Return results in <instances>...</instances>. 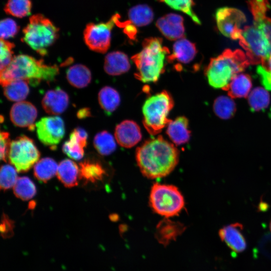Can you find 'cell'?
<instances>
[{
	"label": "cell",
	"mask_w": 271,
	"mask_h": 271,
	"mask_svg": "<svg viewBox=\"0 0 271 271\" xmlns=\"http://www.w3.org/2000/svg\"><path fill=\"white\" fill-rule=\"evenodd\" d=\"M179 152L162 136L146 141L136 150L138 165L144 176L150 179L165 177L177 166Z\"/></svg>",
	"instance_id": "1"
},
{
	"label": "cell",
	"mask_w": 271,
	"mask_h": 271,
	"mask_svg": "<svg viewBox=\"0 0 271 271\" xmlns=\"http://www.w3.org/2000/svg\"><path fill=\"white\" fill-rule=\"evenodd\" d=\"M59 74L56 65H48L42 60H37L30 56L21 54L14 57L11 63L0 73V82L4 86L11 81L22 79L31 84L41 81L49 83L55 80Z\"/></svg>",
	"instance_id": "2"
},
{
	"label": "cell",
	"mask_w": 271,
	"mask_h": 271,
	"mask_svg": "<svg viewBox=\"0 0 271 271\" xmlns=\"http://www.w3.org/2000/svg\"><path fill=\"white\" fill-rule=\"evenodd\" d=\"M142 50L131 57L137 71L135 77L144 83L156 82L165 71V59L170 54L163 46L162 39L147 38L142 43Z\"/></svg>",
	"instance_id": "3"
},
{
	"label": "cell",
	"mask_w": 271,
	"mask_h": 271,
	"mask_svg": "<svg viewBox=\"0 0 271 271\" xmlns=\"http://www.w3.org/2000/svg\"><path fill=\"white\" fill-rule=\"evenodd\" d=\"M249 64V60L242 51L227 49L219 56L211 59L205 74L212 87L227 90L233 78Z\"/></svg>",
	"instance_id": "4"
},
{
	"label": "cell",
	"mask_w": 271,
	"mask_h": 271,
	"mask_svg": "<svg viewBox=\"0 0 271 271\" xmlns=\"http://www.w3.org/2000/svg\"><path fill=\"white\" fill-rule=\"evenodd\" d=\"M172 96L166 90L149 97L143 107V123L151 135L160 133L172 120L168 116L174 106Z\"/></svg>",
	"instance_id": "5"
},
{
	"label": "cell",
	"mask_w": 271,
	"mask_h": 271,
	"mask_svg": "<svg viewBox=\"0 0 271 271\" xmlns=\"http://www.w3.org/2000/svg\"><path fill=\"white\" fill-rule=\"evenodd\" d=\"M59 29L48 19L41 14L31 16L29 23L23 29V40L41 56L46 55L47 48L58 37Z\"/></svg>",
	"instance_id": "6"
},
{
	"label": "cell",
	"mask_w": 271,
	"mask_h": 271,
	"mask_svg": "<svg viewBox=\"0 0 271 271\" xmlns=\"http://www.w3.org/2000/svg\"><path fill=\"white\" fill-rule=\"evenodd\" d=\"M150 203L155 212L166 217L178 215L184 206L183 196L176 187L158 183L152 187Z\"/></svg>",
	"instance_id": "7"
},
{
	"label": "cell",
	"mask_w": 271,
	"mask_h": 271,
	"mask_svg": "<svg viewBox=\"0 0 271 271\" xmlns=\"http://www.w3.org/2000/svg\"><path fill=\"white\" fill-rule=\"evenodd\" d=\"M40 152L34 141L20 136L11 142L8 160L19 172H26L37 162Z\"/></svg>",
	"instance_id": "8"
},
{
	"label": "cell",
	"mask_w": 271,
	"mask_h": 271,
	"mask_svg": "<svg viewBox=\"0 0 271 271\" xmlns=\"http://www.w3.org/2000/svg\"><path fill=\"white\" fill-rule=\"evenodd\" d=\"M114 24V15L105 23L88 24L84 31V41L88 47L96 52L105 53L110 45L111 31Z\"/></svg>",
	"instance_id": "9"
},
{
	"label": "cell",
	"mask_w": 271,
	"mask_h": 271,
	"mask_svg": "<svg viewBox=\"0 0 271 271\" xmlns=\"http://www.w3.org/2000/svg\"><path fill=\"white\" fill-rule=\"evenodd\" d=\"M215 19L217 28L222 35L234 40L239 39L242 31L240 27L246 21L242 12L233 8H220L216 12Z\"/></svg>",
	"instance_id": "10"
},
{
	"label": "cell",
	"mask_w": 271,
	"mask_h": 271,
	"mask_svg": "<svg viewBox=\"0 0 271 271\" xmlns=\"http://www.w3.org/2000/svg\"><path fill=\"white\" fill-rule=\"evenodd\" d=\"M35 126L40 141L52 150L56 148L65 134L64 121L57 116L43 117L36 122Z\"/></svg>",
	"instance_id": "11"
},
{
	"label": "cell",
	"mask_w": 271,
	"mask_h": 271,
	"mask_svg": "<svg viewBox=\"0 0 271 271\" xmlns=\"http://www.w3.org/2000/svg\"><path fill=\"white\" fill-rule=\"evenodd\" d=\"M247 3L253 16V25L266 38L271 46V19L266 16L270 8L268 0H248Z\"/></svg>",
	"instance_id": "12"
},
{
	"label": "cell",
	"mask_w": 271,
	"mask_h": 271,
	"mask_svg": "<svg viewBox=\"0 0 271 271\" xmlns=\"http://www.w3.org/2000/svg\"><path fill=\"white\" fill-rule=\"evenodd\" d=\"M37 113V108L32 103L22 101L12 106L10 116L15 125L20 127H28L29 130H33Z\"/></svg>",
	"instance_id": "13"
},
{
	"label": "cell",
	"mask_w": 271,
	"mask_h": 271,
	"mask_svg": "<svg viewBox=\"0 0 271 271\" xmlns=\"http://www.w3.org/2000/svg\"><path fill=\"white\" fill-rule=\"evenodd\" d=\"M242 224L236 222L224 226L218 231V235L222 241L233 252L240 253L247 247V242L242 230Z\"/></svg>",
	"instance_id": "14"
},
{
	"label": "cell",
	"mask_w": 271,
	"mask_h": 271,
	"mask_svg": "<svg viewBox=\"0 0 271 271\" xmlns=\"http://www.w3.org/2000/svg\"><path fill=\"white\" fill-rule=\"evenodd\" d=\"M183 21L181 16L170 13L160 18L156 25L167 39L171 41L176 40L184 37Z\"/></svg>",
	"instance_id": "15"
},
{
	"label": "cell",
	"mask_w": 271,
	"mask_h": 271,
	"mask_svg": "<svg viewBox=\"0 0 271 271\" xmlns=\"http://www.w3.org/2000/svg\"><path fill=\"white\" fill-rule=\"evenodd\" d=\"M114 137L120 146L130 148L141 141L142 133L140 126L136 122L125 120L116 126Z\"/></svg>",
	"instance_id": "16"
},
{
	"label": "cell",
	"mask_w": 271,
	"mask_h": 271,
	"mask_svg": "<svg viewBox=\"0 0 271 271\" xmlns=\"http://www.w3.org/2000/svg\"><path fill=\"white\" fill-rule=\"evenodd\" d=\"M69 102L67 93L61 88L57 87L46 92L42 99V105L47 113L57 115L67 109Z\"/></svg>",
	"instance_id": "17"
},
{
	"label": "cell",
	"mask_w": 271,
	"mask_h": 271,
	"mask_svg": "<svg viewBox=\"0 0 271 271\" xmlns=\"http://www.w3.org/2000/svg\"><path fill=\"white\" fill-rule=\"evenodd\" d=\"M80 179L86 183L102 181L106 173L100 161L95 157H87L79 164Z\"/></svg>",
	"instance_id": "18"
},
{
	"label": "cell",
	"mask_w": 271,
	"mask_h": 271,
	"mask_svg": "<svg viewBox=\"0 0 271 271\" xmlns=\"http://www.w3.org/2000/svg\"><path fill=\"white\" fill-rule=\"evenodd\" d=\"M196 54L195 45L183 38L174 43L173 53L167 56V60L171 63L177 61L178 64H187L193 61Z\"/></svg>",
	"instance_id": "19"
},
{
	"label": "cell",
	"mask_w": 271,
	"mask_h": 271,
	"mask_svg": "<svg viewBox=\"0 0 271 271\" xmlns=\"http://www.w3.org/2000/svg\"><path fill=\"white\" fill-rule=\"evenodd\" d=\"M166 133L176 145L187 143L190 138L189 121L185 116H179L171 120L168 125Z\"/></svg>",
	"instance_id": "20"
},
{
	"label": "cell",
	"mask_w": 271,
	"mask_h": 271,
	"mask_svg": "<svg viewBox=\"0 0 271 271\" xmlns=\"http://www.w3.org/2000/svg\"><path fill=\"white\" fill-rule=\"evenodd\" d=\"M130 65L127 56L120 51H114L106 55L104 69L110 75L116 76L128 71Z\"/></svg>",
	"instance_id": "21"
},
{
	"label": "cell",
	"mask_w": 271,
	"mask_h": 271,
	"mask_svg": "<svg viewBox=\"0 0 271 271\" xmlns=\"http://www.w3.org/2000/svg\"><path fill=\"white\" fill-rule=\"evenodd\" d=\"M56 174L58 179L66 187L77 186L80 180L79 168L69 159H65L60 163Z\"/></svg>",
	"instance_id": "22"
},
{
	"label": "cell",
	"mask_w": 271,
	"mask_h": 271,
	"mask_svg": "<svg viewBox=\"0 0 271 271\" xmlns=\"http://www.w3.org/2000/svg\"><path fill=\"white\" fill-rule=\"evenodd\" d=\"M251 87L252 80L250 76L240 73L231 80L227 90L232 98H242L249 94Z\"/></svg>",
	"instance_id": "23"
},
{
	"label": "cell",
	"mask_w": 271,
	"mask_h": 271,
	"mask_svg": "<svg viewBox=\"0 0 271 271\" xmlns=\"http://www.w3.org/2000/svg\"><path fill=\"white\" fill-rule=\"evenodd\" d=\"M66 78L71 85L77 88H82L89 84L91 74L86 66L78 64L71 66L67 70Z\"/></svg>",
	"instance_id": "24"
},
{
	"label": "cell",
	"mask_w": 271,
	"mask_h": 271,
	"mask_svg": "<svg viewBox=\"0 0 271 271\" xmlns=\"http://www.w3.org/2000/svg\"><path fill=\"white\" fill-rule=\"evenodd\" d=\"M98 99L100 107L108 115L115 110L120 102L118 92L110 86H104L100 89Z\"/></svg>",
	"instance_id": "25"
},
{
	"label": "cell",
	"mask_w": 271,
	"mask_h": 271,
	"mask_svg": "<svg viewBox=\"0 0 271 271\" xmlns=\"http://www.w3.org/2000/svg\"><path fill=\"white\" fill-rule=\"evenodd\" d=\"M28 82L25 80H15L3 86L4 94L12 101L20 102L24 100L29 93Z\"/></svg>",
	"instance_id": "26"
},
{
	"label": "cell",
	"mask_w": 271,
	"mask_h": 271,
	"mask_svg": "<svg viewBox=\"0 0 271 271\" xmlns=\"http://www.w3.org/2000/svg\"><path fill=\"white\" fill-rule=\"evenodd\" d=\"M57 163L50 158H45L38 161L34 167V174L39 181L46 183L53 177L58 169Z\"/></svg>",
	"instance_id": "27"
},
{
	"label": "cell",
	"mask_w": 271,
	"mask_h": 271,
	"mask_svg": "<svg viewBox=\"0 0 271 271\" xmlns=\"http://www.w3.org/2000/svg\"><path fill=\"white\" fill-rule=\"evenodd\" d=\"M184 229L183 225L179 222L164 219L157 225V236L162 242L165 243L177 236Z\"/></svg>",
	"instance_id": "28"
},
{
	"label": "cell",
	"mask_w": 271,
	"mask_h": 271,
	"mask_svg": "<svg viewBox=\"0 0 271 271\" xmlns=\"http://www.w3.org/2000/svg\"><path fill=\"white\" fill-rule=\"evenodd\" d=\"M129 21L135 26L142 27L152 22L154 13L147 5H139L130 8L128 12Z\"/></svg>",
	"instance_id": "29"
},
{
	"label": "cell",
	"mask_w": 271,
	"mask_h": 271,
	"mask_svg": "<svg viewBox=\"0 0 271 271\" xmlns=\"http://www.w3.org/2000/svg\"><path fill=\"white\" fill-rule=\"evenodd\" d=\"M266 89L257 87L252 89L248 97V102L252 111H258L266 108L270 103V95Z\"/></svg>",
	"instance_id": "30"
},
{
	"label": "cell",
	"mask_w": 271,
	"mask_h": 271,
	"mask_svg": "<svg viewBox=\"0 0 271 271\" xmlns=\"http://www.w3.org/2000/svg\"><path fill=\"white\" fill-rule=\"evenodd\" d=\"M213 107L216 115L223 119H229L236 111V104L230 96L218 97L214 101Z\"/></svg>",
	"instance_id": "31"
},
{
	"label": "cell",
	"mask_w": 271,
	"mask_h": 271,
	"mask_svg": "<svg viewBox=\"0 0 271 271\" xmlns=\"http://www.w3.org/2000/svg\"><path fill=\"white\" fill-rule=\"evenodd\" d=\"M93 145L98 153L103 156L111 154L116 147L113 137L105 130L100 131L95 135Z\"/></svg>",
	"instance_id": "32"
},
{
	"label": "cell",
	"mask_w": 271,
	"mask_h": 271,
	"mask_svg": "<svg viewBox=\"0 0 271 271\" xmlns=\"http://www.w3.org/2000/svg\"><path fill=\"white\" fill-rule=\"evenodd\" d=\"M15 196L23 200H28L36 193V188L33 182L27 177H20L13 187Z\"/></svg>",
	"instance_id": "33"
},
{
	"label": "cell",
	"mask_w": 271,
	"mask_h": 271,
	"mask_svg": "<svg viewBox=\"0 0 271 271\" xmlns=\"http://www.w3.org/2000/svg\"><path fill=\"white\" fill-rule=\"evenodd\" d=\"M31 0H8L5 6V12L18 18H23L31 14Z\"/></svg>",
	"instance_id": "34"
},
{
	"label": "cell",
	"mask_w": 271,
	"mask_h": 271,
	"mask_svg": "<svg viewBox=\"0 0 271 271\" xmlns=\"http://www.w3.org/2000/svg\"><path fill=\"white\" fill-rule=\"evenodd\" d=\"M163 2L176 10L181 11L188 15L197 24L201 22L195 14L193 8L194 5L193 0H157Z\"/></svg>",
	"instance_id": "35"
},
{
	"label": "cell",
	"mask_w": 271,
	"mask_h": 271,
	"mask_svg": "<svg viewBox=\"0 0 271 271\" xmlns=\"http://www.w3.org/2000/svg\"><path fill=\"white\" fill-rule=\"evenodd\" d=\"M84 148L70 133L69 140L66 141L62 147L63 152L74 160H80L84 156Z\"/></svg>",
	"instance_id": "36"
},
{
	"label": "cell",
	"mask_w": 271,
	"mask_h": 271,
	"mask_svg": "<svg viewBox=\"0 0 271 271\" xmlns=\"http://www.w3.org/2000/svg\"><path fill=\"white\" fill-rule=\"evenodd\" d=\"M17 179V173L13 167L9 165L2 166L0 175V185L2 190L5 191L14 187Z\"/></svg>",
	"instance_id": "37"
},
{
	"label": "cell",
	"mask_w": 271,
	"mask_h": 271,
	"mask_svg": "<svg viewBox=\"0 0 271 271\" xmlns=\"http://www.w3.org/2000/svg\"><path fill=\"white\" fill-rule=\"evenodd\" d=\"M15 47L14 43L1 38V71L5 69L12 62L13 56V49Z\"/></svg>",
	"instance_id": "38"
},
{
	"label": "cell",
	"mask_w": 271,
	"mask_h": 271,
	"mask_svg": "<svg viewBox=\"0 0 271 271\" xmlns=\"http://www.w3.org/2000/svg\"><path fill=\"white\" fill-rule=\"evenodd\" d=\"M19 27L15 21L10 18L2 20L0 24L1 38L6 39L13 37L18 33Z\"/></svg>",
	"instance_id": "39"
},
{
	"label": "cell",
	"mask_w": 271,
	"mask_h": 271,
	"mask_svg": "<svg viewBox=\"0 0 271 271\" xmlns=\"http://www.w3.org/2000/svg\"><path fill=\"white\" fill-rule=\"evenodd\" d=\"M115 24L118 27L123 29L124 33L132 40H136L137 34V29L136 26L129 20L125 22L119 21L120 16L118 14L114 15Z\"/></svg>",
	"instance_id": "40"
},
{
	"label": "cell",
	"mask_w": 271,
	"mask_h": 271,
	"mask_svg": "<svg viewBox=\"0 0 271 271\" xmlns=\"http://www.w3.org/2000/svg\"><path fill=\"white\" fill-rule=\"evenodd\" d=\"M256 73L264 88L268 91H271V72L261 64L257 66Z\"/></svg>",
	"instance_id": "41"
},
{
	"label": "cell",
	"mask_w": 271,
	"mask_h": 271,
	"mask_svg": "<svg viewBox=\"0 0 271 271\" xmlns=\"http://www.w3.org/2000/svg\"><path fill=\"white\" fill-rule=\"evenodd\" d=\"M1 159L5 162L8 160L9 153L10 147V139L9 133L1 131Z\"/></svg>",
	"instance_id": "42"
},
{
	"label": "cell",
	"mask_w": 271,
	"mask_h": 271,
	"mask_svg": "<svg viewBox=\"0 0 271 271\" xmlns=\"http://www.w3.org/2000/svg\"><path fill=\"white\" fill-rule=\"evenodd\" d=\"M14 223L13 221L10 219L9 217L3 213L2 216L1 224V231L2 235L4 237H8L13 233V228Z\"/></svg>",
	"instance_id": "43"
},
{
	"label": "cell",
	"mask_w": 271,
	"mask_h": 271,
	"mask_svg": "<svg viewBox=\"0 0 271 271\" xmlns=\"http://www.w3.org/2000/svg\"><path fill=\"white\" fill-rule=\"evenodd\" d=\"M71 133L83 148L86 147L88 134L84 129L77 127L74 129Z\"/></svg>",
	"instance_id": "44"
},
{
	"label": "cell",
	"mask_w": 271,
	"mask_h": 271,
	"mask_svg": "<svg viewBox=\"0 0 271 271\" xmlns=\"http://www.w3.org/2000/svg\"><path fill=\"white\" fill-rule=\"evenodd\" d=\"M77 117L79 118H83L90 116V112L88 108H85L80 109L77 113Z\"/></svg>",
	"instance_id": "45"
},
{
	"label": "cell",
	"mask_w": 271,
	"mask_h": 271,
	"mask_svg": "<svg viewBox=\"0 0 271 271\" xmlns=\"http://www.w3.org/2000/svg\"><path fill=\"white\" fill-rule=\"evenodd\" d=\"M262 65L266 67L267 69L271 72V55Z\"/></svg>",
	"instance_id": "46"
},
{
	"label": "cell",
	"mask_w": 271,
	"mask_h": 271,
	"mask_svg": "<svg viewBox=\"0 0 271 271\" xmlns=\"http://www.w3.org/2000/svg\"><path fill=\"white\" fill-rule=\"evenodd\" d=\"M269 230H270V231L271 232V220H270V221L269 222Z\"/></svg>",
	"instance_id": "47"
}]
</instances>
